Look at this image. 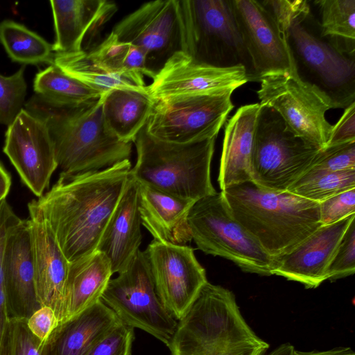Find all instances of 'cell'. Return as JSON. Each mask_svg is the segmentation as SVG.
<instances>
[{
  "label": "cell",
  "mask_w": 355,
  "mask_h": 355,
  "mask_svg": "<svg viewBox=\"0 0 355 355\" xmlns=\"http://www.w3.org/2000/svg\"><path fill=\"white\" fill-rule=\"evenodd\" d=\"M131 168L125 159L99 171L60 173L50 190L36 200L69 262L96 250Z\"/></svg>",
  "instance_id": "1"
},
{
  "label": "cell",
  "mask_w": 355,
  "mask_h": 355,
  "mask_svg": "<svg viewBox=\"0 0 355 355\" xmlns=\"http://www.w3.org/2000/svg\"><path fill=\"white\" fill-rule=\"evenodd\" d=\"M103 100L73 107H61L35 94L26 109L46 125L55 159L63 173L99 171L125 159L132 154V143L119 140L104 119Z\"/></svg>",
  "instance_id": "2"
},
{
  "label": "cell",
  "mask_w": 355,
  "mask_h": 355,
  "mask_svg": "<svg viewBox=\"0 0 355 355\" xmlns=\"http://www.w3.org/2000/svg\"><path fill=\"white\" fill-rule=\"evenodd\" d=\"M234 218L272 257L291 251L319 227L320 205L252 181L220 191Z\"/></svg>",
  "instance_id": "3"
},
{
  "label": "cell",
  "mask_w": 355,
  "mask_h": 355,
  "mask_svg": "<svg viewBox=\"0 0 355 355\" xmlns=\"http://www.w3.org/2000/svg\"><path fill=\"white\" fill-rule=\"evenodd\" d=\"M268 347L246 322L233 293L209 282L168 345L171 355H263Z\"/></svg>",
  "instance_id": "4"
},
{
  "label": "cell",
  "mask_w": 355,
  "mask_h": 355,
  "mask_svg": "<svg viewBox=\"0 0 355 355\" xmlns=\"http://www.w3.org/2000/svg\"><path fill=\"white\" fill-rule=\"evenodd\" d=\"M216 139L169 143L153 137L144 126L134 141L137 161L130 175L139 183L194 202L214 194L211 163Z\"/></svg>",
  "instance_id": "5"
},
{
  "label": "cell",
  "mask_w": 355,
  "mask_h": 355,
  "mask_svg": "<svg viewBox=\"0 0 355 355\" xmlns=\"http://www.w3.org/2000/svg\"><path fill=\"white\" fill-rule=\"evenodd\" d=\"M182 51L193 61L217 67L241 64L253 80L230 0H178Z\"/></svg>",
  "instance_id": "6"
},
{
  "label": "cell",
  "mask_w": 355,
  "mask_h": 355,
  "mask_svg": "<svg viewBox=\"0 0 355 355\" xmlns=\"http://www.w3.org/2000/svg\"><path fill=\"white\" fill-rule=\"evenodd\" d=\"M297 75L332 101L335 108L355 102V58L342 53L320 35L311 10L298 17L284 35Z\"/></svg>",
  "instance_id": "7"
},
{
  "label": "cell",
  "mask_w": 355,
  "mask_h": 355,
  "mask_svg": "<svg viewBox=\"0 0 355 355\" xmlns=\"http://www.w3.org/2000/svg\"><path fill=\"white\" fill-rule=\"evenodd\" d=\"M187 221L191 240L205 254L229 259L246 272L272 275L274 257L234 218L221 192L196 200Z\"/></svg>",
  "instance_id": "8"
},
{
  "label": "cell",
  "mask_w": 355,
  "mask_h": 355,
  "mask_svg": "<svg viewBox=\"0 0 355 355\" xmlns=\"http://www.w3.org/2000/svg\"><path fill=\"white\" fill-rule=\"evenodd\" d=\"M320 150L296 137L272 109L261 105L254 132L251 181L285 191L311 167Z\"/></svg>",
  "instance_id": "9"
},
{
  "label": "cell",
  "mask_w": 355,
  "mask_h": 355,
  "mask_svg": "<svg viewBox=\"0 0 355 355\" xmlns=\"http://www.w3.org/2000/svg\"><path fill=\"white\" fill-rule=\"evenodd\" d=\"M258 81L261 105L274 110L296 137L320 150L327 146L333 125L325 114L335 106L325 93L300 78L295 67L266 73Z\"/></svg>",
  "instance_id": "10"
},
{
  "label": "cell",
  "mask_w": 355,
  "mask_h": 355,
  "mask_svg": "<svg viewBox=\"0 0 355 355\" xmlns=\"http://www.w3.org/2000/svg\"><path fill=\"white\" fill-rule=\"evenodd\" d=\"M101 300L122 324L171 343L178 322L160 301L145 252L139 250L126 270L111 279Z\"/></svg>",
  "instance_id": "11"
},
{
  "label": "cell",
  "mask_w": 355,
  "mask_h": 355,
  "mask_svg": "<svg viewBox=\"0 0 355 355\" xmlns=\"http://www.w3.org/2000/svg\"><path fill=\"white\" fill-rule=\"evenodd\" d=\"M233 92L173 96L154 101L145 125L153 137L189 144L216 137L234 108Z\"/></svg>",
  "instance_id": "12"
},
{
  "label": "cell",
  "mask_w": 355,
  "mask_h": 355,
  "mask_svg": "<svg viewBox=\"0 0 355 355\" xmlns=\"http://www.w3.org/2000/svg\"><path fill=\"white\" fill-rule=\"evenodd\" d=\"M144 252L160 301L180 320L208 282L205 268L186 245L153 240Z\"/></svg>",
  "instance_id": "13"
},
{
  "label": "cell",
  "mask_w": 355,
  "mask_h": 355,
  "mask_svg": "<svg viewBox=\"0 0 355 355\" xmlns=\"http://www.w3.org/2000/svg\"><path fill=\"white\" fill-rule=\"evenodd\" d=\"M112 32L119 40L141 49L148 69L156 75L173 54L182 51L178 0L145 3L123 18Z\"/></svg>",
  "instance_id": "14"
},
{
  "label": "cell",
  "mask_w": 355,
  "mask_h": 355,
  "mask_svg": "<svg viewBox=\"0 0 355 355\" xmlns=\"http://www.w3.org/2000/svg\"><path fill=\"white\" fill-rule=\"evenodd\" d=\"M3 151L24 184L41 197L58 168L53 144L44 122L22 109L8 126Z\"/></svg>",
  "instance_id": "15"
},
{
  "label": "cell",
  "mask_w": 355,
  "mask_h": 355,
  "mask_svg": "<svg viewBox=\"0 0 355 355\" xmlns=\"http://www.w3.org/2000/svg\"><path fill=\"white\" fill-rule=\"evenodd\" d=\"M250 80L241 64L217 67L193 61L182 51L173 54L157 73L146 89L154 100L234 92Z\"/></svg>",
  "instance_id": "16"
},
{
  "label": "cell",
  "mask_w": 355,
  "mask_h": 355,
  "mask_svg": "<svg viewBox=\"0 0 355 355\" xmlns=\"http://www.w3.org/2000/svg\"><path fill=\"white\" fill-rule=\"evenodd\" d=\"M243 44L250 56L253 80L268 73L295 67L284 36L261 3L254 0H230Z\"/></svg>",
  "instance_id": "17"
},
{
  "label": "cell",
  "mask_w": 355,
  "mask_h": 355,
  "mask_svg": "<svg viewBox=\"0 0 355 355\" xmlns=\"http://www.w3.org/2000/svg\"><path fill=\"white\" fill-rule=\"evenodd\" d=\"M32 257L37 297L51 308L59 323L67 319L66 285L69 262L36 200L28 204Z\"/></svg>",
  "instance_id": "18"
},
{
  "label": "cell",
  "mask_w": 355,
  "mask_h": 355,
  "mask_svg": "<svg viewBox=\"0 0 355 355\" xmlns=\"http://www.w3.org/2000/svg\"><path fill=\"white\" fill-rule=\"evenodd\" d=\"M355 214L321 225L288 252L274 257L272 275L315 288L327 280V272L338 245Z\"/></svg>",
  "instance_id": "19"
},
{
  "label": "cell",
  "mask_w": 355,
  "mask_h": 355,
  "mask_svg": "<svg viewBox=\"0 0 355 355\" xmlns=\"http://www.w3.org/2000/svg\"><path fill=\"white\" fill-rule=\"evenodd\" d=\"M3 291L8 318L28 320L41 307L28 220L18 218L10 227L3 261Z\"/></svg>",
  "instance_id": "20"
},
{
  "label": "cell",
  "mask_w": 355,
  "mask_h": 355,
  "mask_svg": "<svg viewBox=\"0 0 355 355\" xmlns=\"http://www.w3.org/2000/svg\"><path fill=\"white\" fill-rule=\"evenodd\" d=\"M138 195L139 182L129 175L96 248L109 259L113 275L126 270L139 250L142 234Z\"/></svg>",
  "instance_id": "21"
},
{
  "label": "cell",
  "mask_w": 355,
  "mask_h": 355,
  "mask_svg": "<svg viewBox=\"0 0 355 355\" xmlns=\"http://www.w3.org/2000/svg\"><path fill=\"white\" fill-rule=\"evenodd\" d=\"M52 8L55 53L83 51L87 36L97 33L116 13V4L107 0L50 1Z\"/></svg>",
  "instance_id": "22"
},
{
  "label": "cell",
  "mask_w": 355,
  "mask_h": 355,
  "mask_svg": "<svg viewBox=\"0 0 355 355\" xmlns=\"http://www.w3.org/2000/svg\"><path fill=\"white\" fill-rule=\"evenodd\" d=\"M121 322L101 300L60 322L44 340L45 355H86Z\"/></svg>",
  "instance_id": "23"
},
{
  "label": "cell",
  "mask_w": 355,
  "mask_h": 355,
  "mask_svg": "<svg viewBox=\"0 0 355 355\" xmlns=\"http://www.w3.org/2000/svg\"><path fill=\"white\" fill-rule=\"evenodd\" d=\"M194 202L139 182L138 209L141 224L153 240L175 245L191 241L187 217Z\"/></svg>",
  "instance_id": "24"
},
{
  "label": "cell",
  "mask_w": 355,
  "mask_h": 355,
  "mask_svg": "<svg viewBox=\"0 0 355 355\" xmlns=\"http://www.w3.org/2000/svg\"><path fill=\"white\" fill-rule=\"evenodd\" d=\"M260 107L259 103L243 105L226 122L218 178L221 191L251 181V159Z\"/></svg>",
  "instance_id": "25"
},
{
  "label": "cell",
  "mask_w": 355,
  "mask_h": 355,
  "mask_svg": "<svg viewBox=\"0 0 355 355\" xmlns=\"http://www.w3.org/2000/svg\"><path fill=\"white\" fill-rule=\"evenodd\" d=\"M112 275L109 259L98 250L69 262L66 285V320L101 300Z\"/></svg>",
  "instance_id": "26"
},
{
  "label": "cell",
  "mask_w": 355,
  "mask_h": 355,
  "mask_svg": "<svg viewBox=\"0 0 355 355\" xmlns=\"http://www.w3.org/2000/svg\"><path fill=\"white\" fill-rule=\"evenodd\" d=\"M105 123L121 141L132 143L145 126L154 100L146 85L137 88H116L101 96Z\"/></svg>",
  "instance_id": "27"
},
{
  "label": "cell",
  "mask_w": 355,
  "mask_h": 355,
  "mask_svg": "<svg viewBox=\"0 0 355 355\" xmlns=\"http://www.w3.org/2000/svg\"><path fill=\"white\" fill-rule=\"evenodd\" d=\"M90 58L107 71L144 87V76L153 79L155 74L146 67V56L139 48L119 40L112 32L95 49Z\"/></svg>",
  "instance_id": "28"
},
{
  "label": "cell",
  "mask_w": 355,
  "mask_h": 355,
  "mask_svg": "<svg viewBox=\"0 0 355 355\" xmlns=\"http://www.w3.org/2000/svg\"><path fill=\"white\" fill-rule=\"evenodd\" d=\"M320 35L338 51L355 58V0H315Z\"/></svg>",
  "instance_id": "29"
},
{
  "label": "cell",
  "mask_w": 355,
  "mask_h": 355,
  "mask_svg": "<svg viewBox=\"0 0 355 355\" xmlns=\"http://www.w3.org/2000/svg\"><path fill=\"white\" fill-rule=\"evenodd\" d=\"M33 86L35 94L61 107L77 106L102 96L54 64L36 74Z\"/></svg>",
  "instance_id": "30"
},
{
  "label": "cell",
  "mask_w": 355,
  "mask_h": 355,
  "mask_svg": "<svg viewBox=\"0 0 355 355\" xmlns=\"http://www.w3.org/2000/svg\"><path fill=\"white\" fill-rule=\"evenodd\" d=\"M67 75L80 81L102 95L116 88H137L128 79L111 73L95 63L83 51L55 53L53 63Z\"/></svg>",
  "instance_id": "31"
},
{
  "label": "cell",
  "mask_w": 355,
  "mask_h": 355,
  "mask_svg": "<svg viewBox=\"0 0 355 355\" xmlns=\"http://www.w3.org/2000/svg\"><path fill=\"white\" fill-rule=\"evenodd\" d=\"M0 42L12 61L24 64L53 63L52 44L12 20L0 22Z\"/></svg>",
  "instance_id": "32"
},
{
  "label": "cell",
  "mask_w": 355,
  "mask_h": 355,
  "mask_svg": "<svg viewBox=\"0 0 355 355\" xmlns=\"http://www.w3.org/2000/svg\"><path fill=\"white\" fill-rule=\"evenodd\" d=\"M354 188L355 168L337 172H317L308 170L287 191L320 203Z\"/></svg>",
  "instance_id": "33"
},
{
  "label": "cell",
  "mask_w": 355,
  "mask_h": 355,
  "mask_svg": "<svg viewBox=\"0 0 355 355\" xmlns=\"http://www.w3.org/2000/svg\"><path fill=\"white\" fill-rule=\"evenodd\" d=\"M44 343L30 331L26 319L8 318L0 355H45Z\"/></svg>",
  "instance_id": "34"
},
{
  "label": "cell",
  "mask_w": 355,
  "mask_h": 355,
  "mask_svg": "<svg viewBox=\"0 0 355 355\" xmlns=\"http://www.w3.org/2000/svg\"><path fill=\"white\" fill-rule=\"evenodd\" d=\"M24 67L10 76L0 74V123L9 126L23 109L27 85Z\"/></svg>",
  "instance_id": "35"
},
{
  "label": "cell",
  "mask_w": 355,
  "mask_h": 355,
  "mask_svg": "<svg viewBox=\"0 0 355 355\" xmlns=\"http://www.w3.org/2000/svg\"><path fill=\"white\" fill-rule=\"evenodd\" d=\"M355 272V218L345 231L327 269V280L334 281Z\"/></svg>",
  "instance_id": "36"
},
{
  "label": "cell",
  "mask_w": 355,
  "mask_h": 355,
  "mask_svg": "<svg viewBox=\"0 0 355 355\" xmlns=\"http://www.w3.org/2000/svg\"><path fill=\"white\" fill-rule=\"evenodd\" d=\"M355 168V141L327 146L320 150L309 171L337 172Z\"/></svg>",
  "instance_id": "37"
},
{
  "label": "cell",
  "mask_w": 355,
  "mask_h": 355,
  "mask_svg": "<svg viewBox=\"0 0 355 355\" xmlns=\"http://www.w3.org/2000/svg\"><path fill=\"white\" fill-rule=\"evenodd\" d=\"M260 2L270 13L284 36L298 17L311 10L306 0H264Z\"/></svg>",
  "instance_id": "38"
},
{
  "label": "cell",
  "mask_w": 355,
  "mask_h": 355,
  "mask_svg": "<svg viewBox=\"0 0 355 355\" xmlns=\"http://www.w3.org/2000/svg\"><path fill=\"white\" fill-rule=\"evenodd\" d=\"M134 328L120 324L86 355H131Z\"/></svg>",
  "instance_id": "39"
},
{
  "label": "cell",
  "mask_w": 355,
  "mask_h": 355,
  "mask_svg": "<svg viewBox=\"0 0 355 355\" xmlns=\"http://www.w3.org/2000/svg\"><path fill=\"white\" fill-rule=\"evenodd\" d=\"M319 205L321 225L337 223L355 214V188L334 196Z\"/></svg>",
  "instance_id": "40"
},
{
  "label": "cell",
  "mask_w": 355,
  "mask_h": 355,
  "mask_svg": "<svg viewBox=\"0 0 355 355\" xmlns=\"http://www.w3.org/2000/svg\"><path fill=\"white\" fill-rule=\"evenodd\" d=\"M351 141H355V102L345 108L338 121L333 125L326 147Z\"/></svg>",
  "instance_id": "41"
},
{
  "label": "cell",
  "mask_w": 355,
  "mask_h": 355,
  "mask_svg": "<svg viewBox=\"0 0 355 355\" xmlns=\"http://www.w3.org/2000/svg\"><path fill=\"white\" fill-rule=\"evenodd\" d=\"M58 324L54 311L47 306H42L27 320L30 331L42 341L48 338Z\"/></svg>",
  "instance_id": "42"
},
{
  "label": "cell",
  "mask_w": 355,
  "mask_h": 355,
  "mask_svg": "<svg viewBox=\"0 0 355 355\" xmlns=\"http://www.w3.org/2000/svg\"><path fill=\"white\" fill-rule=\"evenodd\" d=\"M19 217L8 203L0 218V288H3V261L10 227Z\"/></svg>",
  "instance_id": "43"
},
{
  "label": "cell",
  "mask_w": 355,
  "mask_h": 355,
  "mask_svg": "<svg viewBox=\"0 0 355 355\" xmlns=\"http://www.w3.org/2000/svg\"><path fill=\"white\" fill-rule=\"evenodd\" d=\"M294 355H355V354L349 347H340L324 351L302 352L295 349Z\"/></svg>",
  "instance_id": "44"
},
{
  "label": "cell",
  "mask_w": 355,
  "mask_h": 355,
  "mask_svg": "<svg viewBox=\"0 0 355 355\" xmlns=\"http://www.w3.org/2000/svg\"><path fill=\"white\" fill-rule=\"evenodd\" d=\"M8 320L3 288H0V351Z\"/></svg>",
  "instance_id": "45"
},
{
  "label": "cell",
  "mask_w": 355,
  "mask_h": 355,
  "mask_svg": "<svg viewBox=\"0 0 355 355\" xmlns=\"http://www.w3.org/2000/svg\"><path fill=\"white\" fill-rule=\"evenodd\" d=\"M11 177L0 162V202L6 199L11 187Z\"/></svg>",
  "instance_id": "46"
},
{
  "label": "cell",
  "mask_w": 355,
  "mask_h": 355,
  "mask_svg": "<svg viewBox=\"0 0 355 355\" xmlns=\"http://www.w3.org/2000/svg\"><path fill=\"white\" fill-rule=\"evenodd\" d=\"M294 347L290 343L279 345L267 355H294Z\"/></svg>",
  "instance_id": "47"
}]
</instances>
